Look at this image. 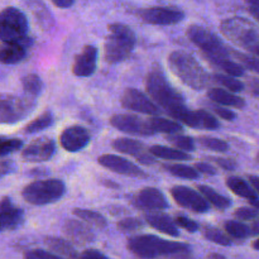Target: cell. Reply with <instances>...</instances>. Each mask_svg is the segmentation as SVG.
Segmentation results:
<instances>
[{
  "mask_svg": "<svg viewBox=\"0 0 259 259\" xmlns=\"http://www.w3.org/2000/svg\"><path fill=\"white\" fill-rule=\"evenodd\" d=\"M252 247H253V249H255V250H259V238H258V239H255L254 242H253Z\"/></svg>",
  "mask_w": 259,
  "mask_h": 259,
  "instance_id": "obj_61",
  "label": "cell"
},
{
  "mask_svg": "<svg viewBox=\"0 0 259 259\" xmlns=\"http://www.w3.org/2000/svg\"><path fill=\"white\" fill-rule=\"evenodd\" d=\"M53 121H55L53 114L51 113V111H45V113L40 114L39 116H37L34 120L28 123L27 125L23 128V132H24L25 134L38 133V132L50 128V126L53 124Z\"/></svg>",
  "mask_w": 259,
  "mask_h": 259,
  "instance_id": "obj_34",
  "label": "cell"
},
{
  "mask_svg": "<svg viewBox=\"0 0 259 259\" xmlns=\"http://www.w3.org/2000/svg\"><path fill=\"white\" fill-rule=\"evenodd\" d=\"M250 232H252V235H259V219L253 222V224L250 225Z\"/></svg>",
  "mask_w": 259,
  "mask_h": 259,
  "instance_id": "obj_54",
  "label": "cell"
},
{
  "mask_svg": "<svg viewBox=\"0 0 259 259\" xmlns=\"http://www.w3.org/2000/svg\"><path fill=\"white\" fill-rule=\"evenodd\" d=\"M232 56H234L237 62L240 63L244 68H248L250 71L259 73V57L254 55H245L242 52H233Z\"/></svg>",
  "mask_w": 259,
  "mask_h": 259,
  "instance_id": "obj_40",
  "label": "cell"
},
{
  "mask_svg": "<svg viewBox=\"0 0 259 259\" xmlns=\"http://www.w3.org/2000/svg\"><path fill=\"white\" fill-rule=\"evenodd\" d=\"M128 249L142 259L168 257L172 259H190L191 248L189 244L162 239L157 235L141 234L128 240Z\"/></svg>",
  "mask_w": 259,
  "mask_h": 259,
  "instance_id": "obj_2",
  "label": "cell"
},
{
  "mask_svg": "<svg viewBox=\"0 0 259 259\" xmlns=\"http://www.w3.org/2000/svg\"><path fill=\"white\" fill-rule=\"evenodd\" d=\"M207 98L212 103L222 106H228V108L243 109L245 106V101L240 96L235 95L232 91L223 88H211L207 90Z\"/></svg>",
  "mask_w": 259,
  "mask_h": 259,
  "instance_id": "obj_24",
  "label": "cell"
},
{
  "mask_svg": "<svg viewBox=\"0 0 259 259\" xmlns=\"http://www.w3.org/2000/svg\"><path fill=\"white\" fill-rule=\"evenodd\" d=\"M212 78H214L215 82L222 85V88L227 89V90L232 91V93L234 94L240 93V91L244 90V83H243L242 81L238 80L237 77L227 75V73H215Z\"/></svg>",
  "mask_w": 259,
  "mask_h": 259,
  "instance_id": "obj_37",
  "label": "cell"
},
{
  "mask_svg": "<svg viewBox=\"0 0 259 259\" xmlns=\"http://www.w3.org/2000/svg\"><path fill=\"white\" fill-rule=\"evenodd\" d=\"M199 191L202 196L206 199V201L210 205L215 207L218 210H227L232 206V201L230 199H228L224 195H220L219 192H217V190H214L212 187L206 186V185H199Z\"/></svg>",
  "mask_w": 259,
  "mask_h": 259,
  "instance_id": "obj_30",
  "label": "cell"
},
{
  "mask_svg": "<svg viewBox=\"0 0 259 259\" xmlns=\"http://www.w3.org/2000/svg\"><path fill=\"white\" fill-rule=\"evenodd\" d=\"M56 152V143L52 138L42 137L28 144L22 151V158L30 163H40L53 157Z\"/></svg>",
  "mask_w": 259,
  "mask_h": 259,
  "instance_id": "obj_17",
  "label": "cell"
},
{
  "mask_svg": "<svg viewBox=\"0 0 259 259\" xmlns=\"http://www.w3.org/2000/svg\"><path fill=\"white\" fill-rule=\"evenodd\" d=\"M224 230L233 239H245V238L252 237L250 227L237 220H227L224 223Z\"/></svg>",
  "mask_w": 259,
  "mask_h": 259,
  "instance_id": "obj_35",
  "label": "cell"
},
{
  "mask_svg": "<svg viewBox=\"0 0 259 259\" xmlns=\"http://www.w3.org/2000/svg\"><path fill=\"white\" fill-rule=\"evenodd\" d=\"M133 204L137 209L146 212L163 211L168 207L166 196L156 187H144L139 190L134 195Z\"/></svg>",
  "mask_w": 259,
  "mask_h": 259,
  "instance_id": "obj_13",
  "label": "cell"
},
{
  "mask_svg": "<svg viewBox=\"0 0 259 259\" xmlns=\"http://www.w3.org/2000/svg\"><path fill=\"white\" fill-rule=\"evenodd\" d=\"M186 35L204 55L205 60L219 68L224 62L230 60V55L227 46L222 42L217 34L210 32L201 25L192 24L187 28Z\"/></svg>",
  "mask_w": 259,
  "mask_h": 259,
  "instance_id": "obj_5",
  "label": "cell"
},
{
  "mask_svg": "<svg viewBox=\"0 0 259 259\" xmlns=\"http://www.w3.org/2000/svg\"><path fill=\"white\" fill-rule=\"evenodd\" d=\"M108 29L109 34L104 43V58L110 65L124 62L131 57L136 47V33L123 23L109 24Z\"/></svg>",
  "mask_w": 259,
  "mask_h": 259,
  "instance_id": "obj_4",
  "label": "cell"
},
{
  "mask_svg": "<svg viewBox=\"0 0 259 259\" xmlns=\"http://www.w3.org/2000/svg\"><path fill=\"white\" fill-rule=\"evenodd\" d=\"M167 63L172 73L189 88L201 91L209 85V73L200 65L199 61L189 53L184 51H174L169 53Z\"/></svg>",
  "mask_w": 259,
  "mask_h": 259,
  "instance_id": "obj_3",
  "label": "cell"
},
{
  "mask_svg": "<svg viewBox=\"0 0 259 259\" xmlns=\"http://www.w3.org/2000/svg\"><path fill=\"white\" fill-rule=\"evenodd\" d=\"M257 161L259 162V152H258V153H257Z\"/></svg>",
  "mask_w": 259,
  "mask_h": 259,
  "instance_id": "obj_62",
  "label": "cell"
},
{
  "mask_svg": "<svg viewBox=\"0 0 259 259\" xmlns=\"http://www.w3.org/2000/svg\"><path fill=\"white\" fill-rule=\"evenodd\" d=\"M24 212L22 209L15 206L14 202L7 196L2 197L0 202V229L2 232L15 230L23 224Z\"/></svg>",
  "mask_w": 259,
  "mask_h": 259,
  "instance_id": "obj_21",
  "label": "cell"
},
{
  "mask_svg": "<svg viewBox=\"0 0 259 259\" xmlns=\"http://www.w3.org/2000/svg\"><path fill=\"white\" fill-rule=\"evenodd\" d=\"M115 151L120 152V153L128 154V156H133L139 163L144 164V166H152L156 163L154 158L156 157L151 153L149 149L146 148L143 143L139 141L132 138H116L115 141L111 143Z\"/></svg>",
  "mask_w": 259,
  "mask_h": 259,
  "instance_id": "obj_15",
  "label": "cell"
},
{
  "mask_svg": "<svg viewBox=\"0 0 259 259\" xmlns=\"http://www.w3.org/2000/svg\"><path fill=\"white\" fill-rule=\"evenodd\" d=\"M29 28L24 13L14 7H7L0 14V38L2 42H13L25 37Z\"/></svg>",
  "mask_w": 259,
  "mask_h": 259,
  "instance_id": "obj_8",
  "label": "cell"
},
{
  "mask_svg": "<svg viewBox=\"0 0 259 259\" xmlns=\"http://www.w3.org/2000/svg\"><path fill=\"white\" fill-rule=\"evenodd\" d=\"M65 182L58 179L38 180L28 184L22 190V197L28 204L42 206L56 202L65 195Z\"/></svg>",
  "mask_w": 259,
  "mask_h": 259,
  "instance_id": "obj_6",
  "label": "cell"
},
{
  "mask_svg": "<svg viewBox=\"0 0 259 259\" xmlns=\"http://www.w3.org/2000/svg\"><path fill=\"white\" fill-rule=\"evenodd\" d=\"M144 85L149 98L157 105L161 106L171 118L181 121L182 124L186 121L191 110L187 108L184 96L169 83L161 70L153 68L149 71L146 76Z\"/></svg>",
  "mask_w": 259,
  "mask_h": 259,
  "instance_id": "obj_1",
  "label": "cell"
},
{
  "mask_svg": "<svg viewBox=\"0 0 259 259\" xmlns=\"http://www.w3.org/2000/svg\"><path fill=\"white\" fill-rule=\"evenodd\" d=\"M202 234H204L205 239L215 243V244L223 245V247L232 245V239H230L229 235H227L224 232L212 227V225H204L202 227Z\"/></svg>",
  "mask_w": 259,
  "mask_h": 259,
  "instance_id": "obj_36",
  "label": "cell"
},
{
  "mask_svg": "<svg viewBox=\"0 0 259 259\" xmlns=\"http://www.w3.org/2000/svg\"><path fill=\"white\" fill-rule=\"evenodd\" d=\"M98 163L105 168L110 169V171L115 172V174L123 175V176L138 177V179L147 177V175L144 174V171H142L141 167H138L133 162L128 161L126 158L116 156V154H103L98 158Z\"/></svg>",
  "mask_w": 259,
  "mask_h": 259,
  "instance_id": "obj_18",
  "label": "cell"
},
{
  "mask_svg": "<svg viewBox=\"0 0 259 259\" xmlns=\"http://www.w3.org/2000/svg\"><path fill=\"white\" fill-rule=\"evenodd\" d=\"M248 86H249V90L252 95L259 96V78H250L249 82H248Z\"/></svg>",
  "mask_w": 259,
  "mask_h": 259,
  "instance_id": "obj_52",
  "label": "cell"
},
{
  "mask_svg": "<svg viewBox=\"0 0 259 259\" xmlns=\"http://www.w3.org/2000/svg\"><path fill=\"white\" fill-rule=\"evenodd\" d=\"M120 104L124 109L146 114V115L157 116L159 108L149 96L137 89H126L120 98Z\"/></svg>",
  "mask_w": 259,
  "mask_h": 259,
  "instance_id": "obj_11",
  "label": "cell"
},
{
  "mask_svg": "<svg viewBox=\"0 0 259 259\" xmlns=\"http://www.w3.org/2000/svg\"><path fill=\"white\" fill-rule=\"evenodd\" d=\"M51 2L55 7L61 8V9H67V8L72 7L75 0H51Z\"/></svg>",
  "mask_w": 259,
  "mask_h": 259,
  "instance_id": "obj_51",
  "label": "cell"
},
{
  "mask_svg": "<svg viewBox=\"0 0 259 259\" xmlns=\"http://www.w3.org/2000/svg\"><path fill=\"white\" fill-rule=\"evenodd\" d=\"M0 50V60L4 65H15L23 61L27 56V50L32 46V38L25 35L18 40L13 42H2Z\"/></svg>",
  "mask_w": 259,
  "mask_h": 259,
  "instance_id": "obj_20",
  "label": "cell"
},
{
  "mask_svg": "<svg viewBox=\"0 0 259 259\" xmlns=\"http://www.w3.org/2000/svg\"><path fill=\"white\" fill-rule=\"evenodd\" d=\"M225 184H227L228 189L230 191H233V194H235L239 197H243V199H247L248 201L258 197L257 192L254 191L252 185L248 181H245V180H243L242 177L229 176L227 179V181H225Z\"/></svg>",
  "mask_w": 259,
  "mask_h": 259,
  "instance_id": "obj_26",
  "label": "cell"
},
{
  "mask_svg": "<svg viewBox=\"0 0 259 259\" xmlns=\"http://www.w3.org/2000/svg\"><path fill=\"white\" fill-rule=\"evenodd\" d=\"M234 218L240 222H250L259 219V211L254 207H238L234 211Z\"/></svg>",
  "mask_w": 259,
  "mask_h": 259,
  "instance_id": "obj_43",
  "label": "cell"
},
{
  "mask_svg": "<svg viewBox=\"0 0 259 259\" xmlns=\"http://www.w3.org/2000/svg\"><path fill=\"white\" fill-rule=\"evenodd\" d=\"M139 17L148 24L174 25L185 18L182 10L168 7H153L139 10Z\"/></svg>",
  "mask_w": 259,
  "mask_h": 259,
  "instance_id": "obj_14",
  "label": "cell"
},
{
  "mask_svg": "<svg viewBox=\"0 0 259 259\" xmlns=\"http://www.w3.org/2000/svg\"><path fill=\"white\" fill-rule=\"evenodd\" d=\"M169 194L175 202L184 209L199 212V214L209 211L210 204L206 201V199L200 194V191H196L191 187L177 185L169 190Z\"/></svg>",
  "mask_w": 259,
  "mask_h": 259,
  "instance_id": "obj_10",
  "label": "cell"
},
{
  "mask_svg": "<svg viewBox=\"0 0 259 259\" xmlns=\"http://www.w3.org/2000/svg\"><path fill=\"white\" fill-rule=\"evenodd\" d=\"M199 143L201 144L202 147H205V148L210 149V151L219 152V153H225V152L229 151V144H228L227 142L219 138H214V137H200Z\"/></svg>",
  "mask_w": 259,
  "mask_h": 259,
  "instance_id": "obj_39",
  "label": "cell"
},
{
  "mask_svg": "<svg viewBox=\"0 0 259 259\" xmlns=\"http://www.w3.org/2000/svg\"><path fill=\"white\" fill-rule=\"evenodd\" d=\"M12 168H13L12 162L8 161V159H3V161L0 162V176L2 177L7 176L8 174L12 172Z\"/></svg>",
  "mask_w": 259,
  "mask_h": 259,
  "instance_id": "obj_50",
  "label": "cell"
},
{
  "mask_svg": "<svg viewBox=\"0 0 259 259\" xmlns=\"http://www.w3.org/2000/svg\"><path fill=\"white\" fill-rule=\"evenodd\" d=\"M248 4V8H254V9L259 10V0H245Z\"/></svg>",
  "mask_w": 259,
  "mask_h": 259,
  "instance_id": "obj_55",
  "label": "cell"
},
{
  "mask_svg": "<svg viewBox=\"0 0 259 259\" xmlns=\"http://www.w3.org/2000/svg\"><path fill=\"white\" fill-rule=\"evenodd\" d=\"M91 141L90 132L81 125L67 126L60 134V144L65 151L76 153L89 146Z\"/></svg>",
  "mask_w": 259,
  "mask_h": 259,
  "instance_id": "obj_16",
  "label": "cell"
},
{
  "mask_svg": "<svg viewBox=\"0 0 259 259\" xmlns=\"http://www.w3.org/2000/svg\"><path fill=\"white\" fill-rule=\"evenodd\" d=\"M149 125H151L153 133H163L166 136L171 134H179L182 132V124L172 119L162 118V116H151L148 118Z\"/></svg>",
  "mask_w": 259,
  "mask_h": 259,
  "instance_id": "obj_27",
  "label": "cell"
},
{
  "mask_svg": "<svg viewBox=\"0 0 259 259\" xmlns=\"http://www.w3.org/2000/svg\"><path fill=\"white\" fill-rule=\"evenodd\" d=\"M45 243L52 250V253L60 255V257L67 259L77 258V252H76V249L68 240L61 239V238L57 237H47L45 239Z\"/></svg>",
  "mask_w": 259,
  "mask_h": 259,
  "instance_id": "obj_28",
  "label": "cell"
},
{
  "mask_svg": "<svg viewBox=\"0 0 259 259\" xmlns=\"http://www.w3.org/2000/svg\"><path fill=\"white\" fill-rule=\"evenodd\" d=\"M207 259H227L223 254H219V253H210L207 255Z\"/></svg>",
  "mask_w": 259,
  "mask_h": 259,
  "instance_id": "obj_57",
  "label": "cell"
},
{
  "mask_svg": "<svg viewBox=\"0 0 259 259\" xmlns=\"http://www.w3.org/2000/svg\"><path fill=\"white\" fill-rule=\"evenodd\" d=\"M166 139L172 146H175V148L180 149V151L191 152L195 151V148H196V146H195V139H192L189 136H184L181 133L166 136Z\"/></svg>",
  "mask_w": 259,
  "mask_h": 259,
  "instance_id": "obj_38",
  "label": "cell"
},
{
  "mask_svg": "<svg viewBox=\"0 0 259 259\" xmlns=\"http://www.w3.org/2000/svg\"><path fill=\"white\" fill-rule=\"evenodd\" d=\"M99 51L95 46H85L75 57L71 71L77 77H90L94 75L98 65Z\"/></svg>",
  "mask_w": 259,
  "mask_h": 259,
  "instance_id": "obj_19",
  "label": "cell"
},
{
  "mask_svg": "<svg viewBox=\"0 0 259 259\" xmlns=\"http://www.w3.org/2000/svg\"><path fill=\"white\" fill-rule=\"evenodd\" d=\"M144 220H146L149 227L158 230V232L164 233L169 237H180L179 227L176 225L175 220L169 218L168 215L163 214V212H147Z\"/></svg>",
  "mask_w": 259,
  "mask_h": 259,
  "instance_id": "obj_23",
  "label": "cell"
},
{
  "mask_svg": "<svg viewBox=\"0 0 259 259\" xmlns=\"http://www.w3.org/2000/svg\"><path fill=\"white\" fill-rule=\"evenodd\" d=\"M23 147V142L20 139L17 138H4L3 137L2 141H0V156L4 158V157L9 156L10 153H14V152L19 151Z\"/></svg>",
  "mask_w": 259,
  "mask_h": 259,
  "instance_id": "obj_41",
  "label": "cell"
},
{
  "mask_svg": "<svg viewBox=\"0 0 259 259\" xmlns=\"http://www.w3.org/2000/svg\"><path fill=\"white\" fill-rule=\"evenodd\" d=\"M220 30L227 39L248 51L252 50L259 42V29L245 18H228L222 22Z\"/></svg>",
  "mask_w": 259,
  "mask_h": 259,
  "instance_id": "obj_7",
  "label": "cell"
},
{
  "mask_svg": "<svg viewBox=\"0 0 259 259\" xmlns=\"http://www.w3.org/2000/svg\"><path fill=\"white\" fill-rule=\"evenodd\" d=\"M163 168L172 176L184 180H197L200 177V172L195 167L187 166L184 163H166Z\"/></svg>",
  "mask_w": 259,
  "mask_h": 259,
  "instance_id": "obj_32",
  "label": "cell"
},
{
  "mask_svg": "<svg viewBox=\"0 0 259 259\" xmlns=\"http://www.w3.org/2000/svg\"><path fill=\"white\" fill-rule=\"evenodd\" d=\"M249 52H252L253 55H254V56H257V57H259V42L257 43V45L254 46V47L252 48V50L249 51Z\"/></svg>",
  "mask_w": 259,
  "mask_h": 259,
  "instance_id": "obj_60",
  "label": "cell"
},
{
  "mask_svg": "<svg viewBox=\"0 0 259 259\" xmlns=\"http://www.w3.org/2000/svg\"><path fill=\"white\" fill-rule=\"evenodd\" d=\"M24 259H63V258L60 257V255L55 254V253L52 252H47V250L33 249L25 253Z\"/></svg>",
  "mask_w": 259,
  "mask_h": 259,
  "instance_id": "obj_45",
  "label": "cell"
},
{
  "mask_svg": "<svg viewBox=\"0 0 259 259\" xmlns=\"http://www.w3.org/2000/svg\"><path fill=\"white\" fill-rule=\"evenodd\" d=\"M248 202L252 205V207H254V209H257L259 211V199H258V197H257V199H254V200H250V201H248Z\"/></svg>",
  "mask_w": 259,
  "mask_h": 259,
  "instance_id": "obj_59",
  "label": "cell"
},
{
  "mask_svg": "<svg viewBox=\"0 0 259 259\" xmlns=\"http://www.w3.org/2000/svg\"><path fill=\"white\" fill-rule=\"evenodd\" d=\"M149 151L156 158L166 159V161H189V159H191V154L180 151L177 148H172V147L156 144V146H152Z\"/></svg>",
  "mask_w": 259,
  "mask_h": 259,
  "instance_id": "obj_29",
  "label": "cell"
},
{
  "mask_svg": "<svg viewBox=\"0 0 259 259\" xmlns=\"http://www.w3.org/2000/svg\"><path fill=\"white\" fill-rule=\"evenodd\" d=\"M184 124L190 126V128L195 129H210V131H214V129L220 128L219 120L212 114H210L209 111L202 110V109L190 111L189 116H187L186 121Z\"/></svg>",
  "mask_w": 259,
  "mask_h": 259,
  "instance_id": "obj_25",
  "label": "cell"
},
{
  "mask_svg": "<svg viewBox=\"0 0 259 259\" xmlns=\"http://www.w3.org/2000/svg\"><path fill=\"white\" fill-rule=\"evenodd\" d=\"M195 168L200 172V174L207 175V176H214L217 175V168L214 166H211L210 163H206V162H199V163L195 164Z\"/></svg>",
  "mask_w": 259,
  "mask_h": 259,
  "instance_id": "obj_48",
  "label": "cell"
},
{
  "mask_svg": "<svg viewBox=\"0 0 259 259\" xmlns=\"http://www.w3.org/2000/svg\"><path fill=\"white\" fill-rule=\"evenodd\" d=\"M73 215L77 217L78 219L82 220L83 223H86L88 225L94 228H98V229H105L108 227V222H106L105 218L103 217L99 212L93 211V210H88V209H73Z\"/></svg>",
  "mask_w": 259,
  "mask_h": 259,
  "instance_id": "obj_31",
  "label": "cell"
},
{
  "mask_svg": "<svg viewBox=\"0 0 259 259\" xmlns=\"http://www.w3.org/2000/svg\"><path fill=\"white\" fill-rule=\"evenodd\" d=\"M249 13L259 22V10L258 9H254V8H249Z\"/></svg>",
  "mask_w": 259,
  "mask_h": 259,
  "instance_id": "obj_58",
  "label": "cell"
},
{
  "mask_svg": "<svg viewBox=\"0 0 259 259\" xmlns=\"http://www.w3.org/2000/svg\"><path fill=\"white\" fill-rule=\"evenodd\" d=\"M143 227V222L138 218H125V219H121L116 224V228L123 233L137 232V230H141Z\"/></svg>",
  "mask_w": 259,
  "mask_h": 259,
  "instance_id": "obj_42",
  "label": "cell"
},
{
  "mask_svg": "<svg viewBox=\"0 0 259 259\" xmlns=\"http://www.w3.org/2000/svg\"><path fill=\"white\" fill-rule=\"evenodd\" d=\"M212 111H214L218 116H220L222 119H224V120L232 121V120H234V119H237V114H235L233 110H230V109H227L225 106L214 105L212 106Z\"/></svg>",
  "mask_w": 259,
  "mask_h": 259,
  "instance_id": "obj_47",
  "label": "cell"
},
{
  "mask_svg": "<svg viewBox=\"0 0 259 259\" xmlns=\"http://www.w3.org/2000/svg\"><path fill=\"white\" fill-rule=\"evenodd\" d=\"M248 181L252 185V187L254 189V191L259 195V176H255V175H249L248 176Z\"/></svg>",
  "mask_w": 259,
  "mask_h": 259,
  "instance_id": "obj_53",
  "label": "cell"
},
{
  "mask_svg": "<svg viewBox=\"0 0 259 259\" xmlns=\"http://www.w3.org/2000/svg\"><path fill=\"white\" fill-rule=\"evenodd\" d=\"M78 259H108L104 253H101L98 249H86L85 252H82V254L80 255Z\"/></svg>",
  "mask_w": 259,
  "mask_h": 259,
  "instance_id": "obj_49",
  "label": "cell"
},
{
  "mask_svg": "<svg viewBox=\"0 0 259 259\" xmlns=\"http://www.w3.org/2000/svg\"><path fill=\"white\" fill-rule=\"evenodd\" d=\"M174 220L177 227L182 228V229H185L189 233H196L200 228V225L195 220L190 219V218L185 217V215H177Z\"/></svg>",
  "mask_w": 259,
  "mask_h": 259,
  "instance_id": "obj_44",
  "label": "cell"
},
{
  "mask_svg": "<svg viewBox=\"0 0 259 259\" xmlns=\"http://www.w3.org/2000/svg\"><path fill=\"white\" fill-rule=\"evenodd\" d=\"M103 185L105 187H109V189H119V185L118 184H115V182L109 181V180H106V181H103Z\"/></svg>",
  "mask_w": 259,
  "mask_h": 259,
  "instance_id": "obj_56",
  "label": "cell"
},
{
  "mask_svg": "<svg viewBox=\"0 0 259 259\" xmlns=\"http://www.w3.org/2000/svg\"><path fill=\"white\" fill-rule=\"evenodd\" d=\"M63 234L68 238V240L80 244H88L95 240V234L90 225L80 220H67L63 224Z\"/></svg>",
  "mask_w": 259,
  "mask_h": 259,
  "instance_id": "obj_22",
  "label": "cell"
},
{
  "mask_svg": "<svg viewBox=\"0 0 259 259\" xmlns=\"http://www.w3.org/2000/svg\"><path fill=\"white\" fill-rule=\"evenodd\" d=\"M211 161L220 168L225 171H235L238 168V163L233 158H224V157H212Z\"/></svg>",
  "mask_w": 259,
  "mask_h": 259,
  "instance_id": "obj_46",
  "label": "cell"
},
{
  "mask_svg": "<svg viewBox=\"0 0 259 259\" xmlns=\"http://www.w3.org/2000/svg\"><path fill=\"white\" fill-rule=\"evenodd\" d=\"M110 124L118 131L132 136L149 137L154 134L148 119L139 118L133 114H115L110 118Z\"/></svg>",
  "mask_w": 259,
  "mask_h": 259,
  "instance_id": "obj_12",
  "label": "cell"
},
{
  "mask_svg": "<svg viewBox=\"0 0 259 259\" xmlns=\"http://www.w3.org/2000/svg\"><path fill=\"white\" fill-rule=\"evenodd\" d=\"M22 86L25 95L35 100V99L42 94L43 81L42 78L38 75H35V73H29V75H25L24 77L22 78Z\"/></svg>",
  "mask_w": 259,
  "mask_h": 259,
  "instance_id": "obj_33",
  "label": "cell"
},
{
  "mask_svg": "<svg viewBox=\"0 0 259 259\" xmlns=\"http://www.w3.org/2000/svg\"><path fill=\"white\" fill-rule=\"evenodd\" d=\"M35 100L29 96L4 94L0 100V120L3 124H14L22 120L34 108Z\"/></svg>",
  "mask_w": 259,
  "mask_h": 259,
  "instance_id": "obj_9",
  "label": "cell"
}]
</instances>
